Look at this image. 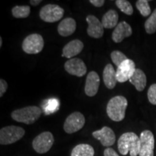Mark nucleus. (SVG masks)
<instances>
[{
  "label": "nucleus",
  "mask_w": 156,
  "mask_h": 156,
  "mask_svg": "<svg viewBox=\"0 0 156 156\" xmlns=\"http://www.w3.org/2000/svg\"><path fill=\"white\" fill-rule=\"evenodd\" d=\"M118 149L123 155L129 153L130 156L139 155L140 139L134 132H126L122 134L118 140Z\"/></svg>",
  "instance_id": "nucleus-1"
},
{
  "label": "nucleus",
  "mask_w": 156,
  "mask_h": 156,
  "mask_svg": "<svg viewBox=\"0 0 156 156\" xmlns=\"http://www.w3.org/2000/svg\"><path fill=\"white\" fill-rule=\"evenodd\" d=\"M128 101L125 97L117 95L108 101L106 112L109 118L114 122H121L125 117V112Z\"/></svg>",
  "instance_id": "nucleus-2"
},
{
  "label": "nucleus",
  "mask_w": 156,
  "mask_h": 156,
  "mask_svg": "<svg viewBox=\"0 0 156 156\" xmlns=\"http://www.w3.org/2000/svg\"><path fill=\"white\" fill-rule=\"evenodd\" d=\"M41 114L42 111L39 107L30 106L13 111L11 116L17 122L32 124L40 118Z\"/></svg>",
  "instance_id": "nucleus-3"
},
{
  "label": "nucleus",
  "mask_w": 156,
  "mask_h": 156,
  "mask_svg": "<svg viewBox=\"0 0 156 156\" xmlns=\"http://www.w3.org/2000/svg\"><path fill=\"white\" fill-rule=\"evenodd\" d=\"M24 129L17 126H7L0 130V144L3 145L15 143L25 135Z\"/></svg>",
  "instance_id": "nucleus-4"
},
{
  "label": "nucleus",
  "mask_w": 156,
  "mask_h": 156,
  "mask_svg": "<svg viewBox=\"0 0 156 156\" xmlns=\"http://www.w3.org/2000/svg\"><path fill=\"white\" fill-rule=\"evenodd\" d=\"M44 46V41L40 34H33L29 35L23 41V50L26 54H37L40 53Z\"/></svg>",
  "instance_id": "nucleus-5"
},
{
  "label": "nucleus",
  "mask_w": 156,
  "mask_h": 156,
  "mask_svg": "<svg viewBox=\"0 0 156 156\" xmlns=\"http://www.w3.org/2000/svg\"><path fill=\"white\" fill-rule=\"evenodd\" d=\"M64 13V10L58 5L48 4L41 9L39 16L44 22L54 23L60 20Z\"/></svg>",
  "instance_id": "nucleus-6"
},
{
  "label": "nucleus",
  "mask_w": 156,
  "mask_h": 156,
  "mask_svg": "<svg viewBox=\"0 0 156 156\" xmlns=\"http://www.w3.org/2000/svg\"><path fill=\"white\" fill-rule=\"evenodd\" d=\"M54 142L53 134L50 132H44L34 138L32 145L36 153L44 154L50 151Z\"/></svg>",
  "instance_id": "nucleus-7"
},
{
  "label": "nucleus",
  "mask_w": 156,
  "mask_h": 156,
  "mask_svg": "<svg viewBox=\"0 0 156 156\" xmlns=\"http://www.w3.org/2000/svg\"><path fill=\"white\" fill-rule=\"evenodd\" d=\"M85 119L80 112H74L66 119L64 130L67 134H73L80 130L85 125Z\"/></svg>",
  "instance_id": "nucleus-8"
},
{
  "label": "nucleus",
  "mask_w": 156,
  "mask_h": 156,
  "mask_svg": "<svg viewBox=\"0 0 156 156\" xmlns=\"http://www.w3.org/2000/svg\"><path fill=\"white\" fill-rule=\"evenodd\" d=\"M140 150L139 156H154L155 139L153 134L149 130H145L140 134Z\"/></svg>",
  "instance_id": "nucleus-9"
},
{
  "label": "nucleus",
  "mask_w": 156,
  "mask_h": 156,
  "mask_svg": "<svg viewBox=\"0 0 156 156\" xmlns=\"http://www.w3.org/2000/svg\"><path fill=\"white\" fill-rule=\"evenodd\" d=\"M136 70L135 63L133 60L126 59L117 67L116 77L119 83H125L132 77Z\"/></svg>",
  "instance_id": "nucleus-10"
},
{
  "label": "nucleus",
  "mask_w": 156,
  "mask_h": 156,
  "mask_svg": "<svg viewBox=\"0 0 156 156\" xmlns=\"http://www.w3.org/2000/svg\"><path fill=\"white\" fill-rule=\"evenodd\" d=\"M64 69L69 75L83 77L87 73V67L83 60L78 58L69 59L64 64Z\"/></svg>",
  "instance_id": "nucleus-11"
},
{
  "label": "nucleus",
  "mask_w": 156,
  "mask_h": 156,
  "mask_svg": "<svg viewBox=\"0 0 156 156\" xmlns=\"http://www.w3.org/2000/svg\"><path fill=\"white\" fill-rule=\"evenodd\" d=\"M93 136L101 142L104 147H111L115 143L116 135L112 129L108 126H103L101 129L93 132Z\"/></svg>",
  "instance_id": "nucleus-12"
},
{
  "label": "nucleus",
  "mask_w": 156,
  "mask_h": 156,
  "mask_svg": "<svg viewBox=\"0 0 156 156\" xmlns=\"http://www.w3.org/2000/svg\"><path fill=\"white\" fill-rule=\"evenodd\" d=\"M86 21L88 24L87 33L89 36L94 38H100L103 36V26L102 23L94 15H89L86 17Z\"/></svg>",
  "instance_id": "nucleus-13"
},
{
  "label": "nucleus",
  "mask_w": 156,
  "mask_h": 156,
  "mask_svg": "<svg viewBox=\"0 0 156 156\" xmlns=\"http://www.w3.org/2000/svg\"><path fill=\"white\" fill-rule=\"evenodd\" d=\"M100 86V77L97 73L90 72L85 81V93L87 96L93 97L97 94Z\"/></svg>",
  "instance_id": "nucleus-14"
},
{
  "label": "nucleus",
  "mask_w": 156,
  "mask_h": 156,
  "mask_svg": "<svg viewBox=\"0 0 156 156\" xmlns=\"http://www.w3.org/2000/svg\"><path fill=\"white\" fill-rule=\"evenodd\" d=\"M132 34V29L125 21L120 22L115 28L112 34V40L115 43H121L124 38Z\"/></svg>",
  "instance_id": "nucleus-15"
},
{
  "label": "nucleus",
  "mask_w": 156,
  "mask_h": 156,
  "mask_svg": "<svg viewBox=\"0 0 156 156\" xmlns=\"http://www.w3.org/2000/svg\"><path fill=\"white\" fill-rule=\"evenodd\" d=\"M84 48L83 43L80 40L75 39L68 43L64 46L62 50V56L67 58H73L83 51Z\"/></svg>",
  "instance_id": "nucleus-16"
},
{
  "label": "nucleus",
  "mask_w": 156,
  "mask_h": 156,
  "mask_svg": "<svg viewBox=\"0 0 156 156\" xmlns=\"http://www.w3.org/2000/svg\"><path fill=\"white\" fill-rule=\"evenodd\" d=\"M76 21L72 17H67L61 21L58 25V33L60 36L67 37L74 34L76 30Z\"/></svg>",
  "instance_id": "nucleus-17"
},
{
  "label": "nucleus",
  "mask_w": 156,
  "mask_h": 156,
  "mask_svg": "<svg viewBox=\"0 0 156 156\" xmlns=\"http://www.w3.org/2000/svg\"><path fill=\"white\" fill-rule=\"evenodd\" d=\"M103 79L105 85L108 89H113L116 86L117 81L116 71L111 64H108L105 67L103 73Z\"/></svg>",
  "instance_id": "nucleus-18"
},
{
  "label": "nucleus",
  "mask_w": 156,
  "mask_h": 156,
  "mask_svg": "<svg viewBox=\"0 0 156 156\" xmlns=\"http://www.w3.org/2000/svg\"><path fill=\"white\" fill-rule=\"evenodd\" d=\"M130 83L132 84L136 90L142 91L147 85V77L144 72L140 69H136L135 72L129 79Z\"/></svg>",
  "instance_id": "nucleus-19"
},
{
  "label": "nucleus",
  "mask_w": 156,
  "mask_h": 156,
  "mask_svg": "<svg viewBox=\"0 0 156 156\" xmlns=\"http://www.w3.org/2000/svg\"><path fill=\"white\" fill-rule=\"evenodd\" d=\"M119 15L118 12L114 9H109L107 12L103 16L102 25L105 28H113L116 27L118 25Z\"/></svg>",
  "instance_id": "nucleus-20"
},
{
  "label": "nucleus",
  "mask_w": 156,
  "mask_h": 156,
  "mask_svg": "<svg viewBox=\"0 0 156 156\" xmlns=\"http://www.w3.org/2000/svg\"><path fill=\"white\" fill-rule=\"evenodd\" d=\"M93 147L88 144H80L72 151L71 156H94Z\"/></svg>",
  "instance_id": "nucleus-21"
},
{
  "label": "nucleus",
  "mask_w": 156,
  "mask_h": 156,
  "mask_svg": "<svg viewBox=\"0 0 156 156\" xmlns=\"http://www.w3.org/2000/svg\"><path fill=\"white\" fill-rule=\"evenodd\" d=\"M13 17L15 18H26L30 13V7L29 6H15L12 9Z\"/></svg>",
  "instance_id": "nucleus-22"
},
{
  "label": "nucleus",
  "mask_w": 156,
  "mask_h": 156,
  "mask_svg": "<svg viewBox=\"0 0 156 156\" xmlns=\"http://www.w3.org/2000/svg\"><path fill=\"white\" fill-rule=\"evenodd\" d=\"M145 28L148 34H153L156 32V9L145 21Z\"/></svg>",
  "instance_id": "nucleus-23"
},
{
  "label": "nucleus",
  "mask_w": 156,
  "mask_h": 156,
  "mask_svg": "<svg viewBox=\"0 0 156 156\" xmlns=\"http://www.w3.org/2000/svg\"><path fill=\"white\" fill-rule=\"evenodd\" d=\"M147 0H138L136 2V7L143 17H147L151 14V9Z\"/></svg>",
  "instance_id": "nucleus-24"
},
{
  "label": "nucleus",
  "mask_w": 156,
  "mask_h": 156,
  "mask_svg": "<svg viewBox=\"0 0 156 156\" xmlns=\"http://www.w3.org/2000/svg\"><path fill=\"white\" fill-rule=\"evenodd\" d=\"M115 2H116L117 7L124 14L127 15H132L133 14V7L129 2L126 1V0H116Z\"/></svg>",
  "instance_id": "nucleus-25"
},
{
  "label": "nucleus",
  "mask_w": 156,
  "mask_h": 156,
  "mask_svg": "<svg viewBox=\"0 0 156 156\" xmlns=\"http://www.w3.org/2000/svg\"><path fill=\"white\" fill-rule=\"evenodd\" d=\"M111 58H112V60L114 62V64L117 67H119L125 60L128 59L125 54L119 51H113L112 54H111Z\"/></svg>",
  "instance_id": "nucleus-26"
},
{
  "label": "nucleus",
  "mask_w": 156,
  "mask_h": 156,
  "mask_svg": "<svg viewBox=\"0 0 156 156\" xmlns=\"http://www.w3.org/2000/svg\"><path fill=\"white\" fill-rule=\"evenodd\" d=\"M147 98L150 103L156 105V84H153L147 91Z\"/></svg>",
  "instance_id": "nucleus-27"
},
{
  "label": "nucleus",
  "mask_w": 156,
  "mask_h": 156,
  "mask_svg": "<svg viewBox=\"0 0 156 156\" xmlns=\"http://www.w3.org/2000/svg\"><path fill=\"white\" fill-rule=\"evenodd\" d=\"M7 87H8V85L7 82L3 79L0 80V97L3 96V95L7 91Z\"/></svg>",
  "instance_id": "nucleus-28"
},
{
  "label": "nucleus",
  "mask_w": 156,
  "mask_h": 156,
  "mask_svg": "<svg viewBox=\"0 0 156 156\" xmlns=\"http://www.w3.org/2000/svg\"><path fill=\"white\" fill-rule=\"evenodd\" d=\"M103 155H104V156H119L114 149L111 147L106 148L103 152Z\"/></svg>",
  "instance_id": "nucleus-29"
},
{
  "label": "nucleus",
  "mask_w": 156,
  "mask_h": 156,
  "mask_svg": "<svg viewBox=\"0 0 156 156\" xmlns=\"http://www.w3.org/2000/svg\"><path fill=\"white\" fill-rule=\"evenodd\" d=\"M90 2L96 7H101L104 5V0H90Z\"/></svg>",
  "instance_id": "nucleus-30"
},
{
  "label": "nucleus",
  "mask_w": 156,
  "mask_h": 156,
  "mask_svg": "<svg viewBox=\"0 0 156 156\" xmlns=\"http://www.w3.org/2000/svg\"><path fill=\"white\" fill-rule=\"evenodd\" d=\"M49 102L48 103V106L46 108H48V111H54L55 108L56 107V100H51V101H48Z\"/></svg>",
  "instance_id": "nucleus-31"
},
{
  "label": "nucleus",
  "mask_w": 156,
  "mask_h": 156,
  "mask_svg": "<svg viewBox=\"0 0 156 156\" xmlns=\"http://www.w3.org/2000/svg\"><path fill=\"white\" fill-rule=\"evenodd\" d=\"M41 2H42L41 0H31V1H30V3L33 6H37Z\"/></svg>",
  "instance_id": "nucleus-32"
},
{
  "label": "nucleus",
  "mask_w": 156,
  "mask_h": 156,
  "mask_svg": "<svg viewBox=\"0 0 156 156\" xmlns=\"http://www.w3.org/2000/svg\"><path fill=\"white\" fill-rule=\"evenodd\" d=\"M2 38L0 37V47H2Z\"/></svg>",
  "instance_id": "nucleus-33"
}]
</instances>
